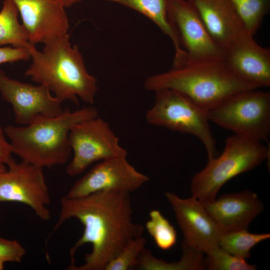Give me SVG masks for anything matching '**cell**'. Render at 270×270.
Here are the masks:
<instances>
[{
  "label": "cell",
  "mask_w": 270,
  "mask_h": 270,
  "mask_svg": "<svg viewBox=\"0 0 270 270\" xmlns=\"http://www.w3.org/2000/svg\"><path fill=\"white\" fill-rule=\"evenodd\" d=\"M130 194L100 192L61 200L58 229L75 218L83 234L70 250L69 270H104L107 264L132 240L142 236L144 228L134 222Z\"/></svg>",
  "instance_id": "1"
},
{
  "label": "cell",
  "mask_w": 270,
  "mask_h": 270,
  "mask_svg": "<svg viewBox=\"0 0 270 270\" xmlns=\"http://www.w3.org/2000/svg\"><path fill=\"white\" fill-rule=\"evenodd\" d=\"M42 52L30 44L28 48L32 60L24 74L48 88L62 102L68 100L78 104L94 102L98 88L97 80L87 71L82 56L72 46L68 34L44 44Z\"/></svg>",
  "instance_id": "2"
},
{
  "label": "cell",
  "mask_w": 270,
  "mask_h": 270,
  "mask_svg": "<svg viewBox=\"0 0 270 270\" xmlns=\"http://www.w3.org/2000/svg\"><path fill=\"white\" fill-rule=\"evenodd\" d=\"M98 116V110L86 106L63 112L52 117L41 118L28 124L4 127L12 152L22 161L41 168L62 165L70 160L72 150L68 134L72 126Z\"/></svg>",
  "instance_id": "3"
},
{
  "label": "cell",
  "mask_w": 270,
  "mask_h": 270,
  "mask_svg": "<svg viewBox=\"0 0 270 270\" xmlns=\"http://www.w3.org/2000/svg\"><path fill=\"white\" fill-rule=\"evenodd\" d=\"M144 86L154 92L162 89L176 90L207 111L236 92L258 88L236 77L223 61L186 62L148 76Z\"/></svg>",
  "instance_id": "4"
},
{
  "label": "cell",
  "mask_w": 270,
  "mask_h": 270,
  "mask_svg": "<svg viewBox=\"0 0 270 270\" xmlns=\"http://www.w3.org/2000/svg\"><path fill=\"white\" fill-rule=\"evenodd\" d=\"M269 154L262 142L236 134L229 136L220 156L208 159L206 167L192 178V196L202 203L214 200L228 181L256 167Z\"/></svg>",
  "instance_id": "5"
},
{
  "label": "cell",
  "mask_w": 270,
  "mask_h": 270,
  "mask_svg": "<svg viewBox=\"0 0 270 270\" xmlns=\"http://www.w3.org/2000/svg\"><path fill=\"white\" fill-rule=\"evenodd\" d=\"M154 92V104L146 114L147 122L194 135L203 144L208 159L214 158L216 140L209 125L208 111L176 90L162 89Z\"/></svg>",
  "instance_id": "6"
},
{
  "label": "cell",
  "mask_w": 270,
  "mask_h": 270,
  "mask_svg": "<svg viewBox=\"0 0 270 270\" xmlns=\"http://www.w3.org/2000/svg\"><path fill=\"white\" fill-rule=\"evenodd\" d=\"M211 120L224 128L260 142L270 133V94L246 90L236 92L208 111Z\"/></svg>",
  "instance_id": "7"
},
{
  "label": "cell",
  "mask_w": 270,
  "mask_h": 270,
  "mask_svg": "<svg viewBox=\"0 0 270 270\" xmlns=\"http://www.w3.org/2000/svg\"><path fill=\"white\" fill-rule=\"evenodd\" d=\"M68 140L73 155L66 172L71 176L81 174L95 162L127 156L108 124L98 116L74 125Z\"/></svg>",
  "instance_id": "8"
},
{
  "label": "cell",
  "mask_w": 270,
  "mask_h": 270,
  "mask_svg": "<svg viewBox=\"0 0 270 270\" xmlns=\"http://www.w3.org/2000/svg\"><path fill=\"white\" fill-rule=\"evenodd\" d=\"M0 172V202L28 206L42 220H49L50 197L42 168L14 160Z\"/></svg>",
  "instance_id": "9"
},
{
  "label": "cell",
  "mask_w": 270,
  "mask_h": 270,
  "mask_svg": "<svg viewBox=\"0 0 270 270\" xmlns=\"http://www.w3.org/2000/svg\"><path fill=\"white\" fill-rule=\"evenodd\" d=\"M166 11L187 54L186 62L224 61L225 50L212 38L190 0H166Z\"/></svg>",
  "instance_id": "10"
},
{
  "label": "cell",
  "mask_w": 270,
  "mask_h": 270,
  "mask_svg": "<svg viewBox=\"0 0 270 270\" xmlns=\"http://www.w3.org/2000/svg\"><path fill=\"white\" fill-rule=\"evenodd\" d=\"M148 180L146 175L130 164L126 156L112 158L93 167L73 184L64 196L78 198L100 192L130 194Z\"/></svg>",
  "instance_id": "11"
},
{
  "label": "cell",
  "mask_w": 270,
  "mask_h": 270,
  "mask_svg": "<svg viewBox=\"0 0 270 270\" xmlns=\"http://www.w3.org/2000/svg\"><path fill=\"white\" fill-rule=\"evenodd\" d=\"M46 86H34L9 78L0 70V94L12 108L15 122L22 126L41 118L61 114L62 102Z\"/></svg>",
  "instance_id": "12"
},
{
  "label": "cell",
  "mask_w": 270,
  "mask_h": 270,
  "mask_svg": "<svg viewBox=\"0 0 270 270\" xmlns=\"http://www.w3.org/2000/svg\"><path fill=\"white\" fill-rule=\"evenodd\" d=\"M164 194L183 234V242L204 254L218 246L223 232L200 201L193 196L182 198L172 192Z\"/></svg>",
  "instance_id": "13"
},
{
  "label": "cell",
  "mask_w": 270,
  "mask_h": 270,
  "mask_svg": "<svg viewBox=\"0 0 270 270\" xmlns=\"http://www.w3.org/2000/svg\"><path fill=\"white\" fill-rule=\"evenodd\" d=\"M30 43L35 45L68 34L69 20L61 0H12Z\"/></svg>",
  "instance_id": "14"
},
{
  "label": "cell",
  "mask_w": 270,
  "mask_h": 270,
  "mask_svg": "<svg viewBox=\"0 0 270 270\" xmlns=\"http://www.w3.org/2000/svg\"><path fill=\"white\" fill-rule=\"evenodd\" d=\"M246 32L225 50L224 62L236 77L258 88L270 86V50Z\"/></svg>",
  "instance_id": "15"
},
{
  "label": "cell",
  "mask_w": 270,
  "mask_h": 270,
  "mask_svg": "<svg viewBox=\"0 0 270 270\" xmlns=\"http://www.w3.org/2000/svg\"><path fill=\"white\" fill-rule=\"evenodd\" d=\"M202 204L222 232L247 230L264 208L258 195L250 190L224 194Z\"/></svg>",
  "instance_id": "16"
},
{
  "label": "cell",
  "mask_w": 270,
  "mask_h": 270,
  "mask_svg": "<svg viewBox=\"0 0 270 270\" xmlns=\"http://www.w3.org/2000/svg\"><path fill=\"white\" fill-rule=\"evenodd\" d=\"M213 40L224 50L246 32L230 0H190Z\"/></svg>",
  "instance_id": "17"
},
{
  "label": "cell",
  "mask_w": 270,
  "mask_h": 270,
  "mask_svg": "<svg viewBox=\"0 0 270 270\" xmlns=\"http://www.w3.org/2000/svg\"><path fill=\"white\" fill-rule=\"evenodd\" d=\"M128 7L152 20L172 40L174 49L173 66L186 64L187 54L183 48L178 34L170 22L166 11V0H102Z\"/></svg>",
  "instance_id": "18"
},
{
  "label": "cell",
  "mask_w": 270,
  "mask_h": 270,
  "mask_svg": "<svg viewBox=\"0 0 270 270\" xmlns=\"http://www.w3.org/2000/svg\"><path fill=\"white\" fill-rule=\"evenodd\" d=\"M182 255L178 262H168L155 257L146 248L141 254L136 268L142 270H205L204 252L182 242Z\"/></svg>",
  "instance_id": "19"
},
{
  "label": "cell",
  "mask_w": 270,
  "mask_h": 270,
  "mask_svg": "<svg viewBox=\"0 0 270 270\" xmlns=\"http://www.w3.org/2000/svg\"><path fill=\"white\" fill-rule=\"evenodd\" d=\"M18 10L12 0H4L0 11V46L10 44L28 49L31 44L23 26L18 20Z\"/></svg>",
  "instance_id": "20"
},
{
  "label": "cell",
  "mask_w": 270,
  "mask_h": 270,
  "mask_svg": "<svg viewBox=\"0 0 270 270\" xmlns=\"http://www.w3.org/2000/svg\"><path fill=\"white\" fill-rule=\"evenodd\" d=\"M270 238L269 233L253 234L247 230H240L223 232L218 246L229 253L246 260L250 257V252L258 244Z\"/></svg>",
  "instance_id": "21"
},
{
  "label": "cell",
  "mask_w": 270,
  "mask_h": 270,
  "mask_svg": "<svg viewBox=\"0 0 270 270\" xmlns=\"http://www.w3.org/2000/svg\"><path fill=\"white\" fill-rule=\"evenodd\" d=\"M246 30L254 36L270 7V0H230Z\"/></svg>",
  "instance_id": "22"
},
{
  "label": "cell",
  "mask_w": 270,
  "mask_h": 270,
  "mask_svg": "<svg viewBox=\"0 0 270 270\" xmlns=\"http://www.w3.org/2000/svg\"><path fill=\"white\" fill-rule=\"evenodd\" d=\"M145 226L157 246L164 250L172 248L177 241V232L170 222L160 211L152 210Z\"/></svg>",
  "instance_id": "23"
},
{
  "label": "cell",
  "mask_w": 270,
  "mask_h": 270,
  "mask_svg": "<svg viewBox=\"0 0 270 270\" xmlns=\"http://www.w3.org/2000/svg\"><path fill=\"white\" fill-rule=\"evenodd\" d=\"M205 269L208 270H255L257 267L250 264L246 260L226 252L219 246H215L206 252Z\"/></svg>",
  "instance_id": "24"
},
{
  "label": "cell",
  "mask_w": 270,
  "mask_h": 270,
  "mask_svg": "<svg viewBox=\"0 0 270 270\" xmlns=\"http://www.w3.org/2000/svg\"><path fill=\"white\" fill-rule=\"evenodd\" d=\"M146 244V240L142 236L132 240L107 264L104 270H128L136 268Z\"/></svg>",
  "instance_id": "25"
},
{
  "label": "cell",
  "mask_w": 270,
  "mask_h": 270,
  "mask_svg": "<svg viewBox=\"0 0 270 270\" xmlns=\"http://www.w3.org/2000/svg\"><path fill=\"white\" fill-rule=\"evenodd\" d=\"M26 253V249L18 240L0 237V260L18 263Z\"/></svg>",
  "instance_id": "26"
},
{
  "label": "cell",
  "mask_w": 270,
  "mask_h": 270,
  "mask_svg": "<svg viewBox=\"0 0 270 270\" xmlns=\"http://www.w3.org/2000/svg\"><path fill=\"white\" fill-rule=\"evenodd\" d=\"M30 58V54L26 48L0 46V64L20 60L25 61Z\"/></svg>",
  "instance_id": "27"
},
{
  "label": "cell",
  "mask_w": 270,
  "mask_h": 270,
  "mask_svg": "<svg viewBox=\"0 0 270 270\" xmlns=\"http://www.w3.org/2000/svg\"><path fill=\"white\" fill-rule=\"evenodd\" d=\"M4 129L0 126V164L8 166L14 159L10 143L6 139Z\"/></svg>",
  "instance_id": "28"
},
{
  "label": "cell",
  "mask_w": 270,
  "mask_h": 270,
  "mask_svg": "<svg viewBox=\"0 0 270 270\" xmlns=\"http://www.w3.org/2000/svg\"><path fill=\"white\" fill-rule=\"evenodd\" d=\"M66 8L74 4H76L82 0H61Z\"/></svg>",
  "instance_id": "29"
},
{
  "label": "cell",
  "mask_w": 270,
  "mask_h": 270,
  "mask_svg": "<svg viewBox=\"0 0 270 270\" xmlns=\"http://www.w3.org/2000/svg\"><path fill=\"white\" fill-rule=\"evenodd\" d=\"M6 169V165L0 164V172L5 170Z\"/></svg>",
  "instance_id": "30"
},
{
  "label": "cell",
  "mask_w": 270,
  "mask_h": 270,
  "mask_svg": "<svg viewBox=\"0 0 270 270\" xmlns=\"http://www.w3.org/2000/svg\"><path fill=\"white\" fill-rule=\"evenodd\" d=\"M4 262L0 260V270H2L4 267Z\"/></svg>",
  "instance_id": "31"
}]
</instances>
